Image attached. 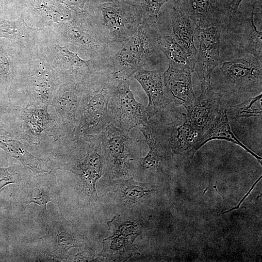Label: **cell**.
Here are the masks:
<instances>
[{
  "label": "cell",
  "instance_id": "1",
  "mask_svg": "<svg viewBox=\"0 0 262 262\" xmlns=\"http://www.w3.org/2000/svg\"><path fill=\"white\" fill-rule=\"evenodd\" d=\"M158 16L147 15L136 32L118 49L112 61L116 79H129L157 59L161 52Z\"/></svg>",
  "mask_w": 262,
  "mask_h": 262
},
{
  "label": "cell",
  "instance_id": "2",
  "mask_svg": "<svg viewBox=\"0 0 262 262\" xmlns=\"http://www.w3.org/2000/svg\"><path fill=\"white\" fill-rule=\"evenodd\" d=\"M89 77L80 105L79 132L82 135L100 134L110 124L108 105L117 84L112 67L98 69Z\"/></svg>",
  "mask_w": 262,
  "mask_h": 262
},
{
  "label": "cell",
  "instance_id": "3",
  "mask_svg": "<svg viewBox=\"0 0 262 262\" xmlns=\"http://www.w3.org/2000/svg\"><path fill=\"white\" fill-rule=\"evenodd\" d=\"M214 70L217 71L211 83L214 90L227 99L229 96L262 93V60L249 54L224 62Z\"/></svg>",
  "mask_w": 262,
  "mask_h": 262
},
{
  "label": "cell",
  "instance_id": "4",
  "mask_svg": "<svg viewBox=\"0 0 262 262\" xmlns=\"http://www.w3.org/2000/svg\"><path fill=\"white\" fill-rule=\"evenodd\" d=\"M66 33L73 43L88 51L95 61L112 66L113 59L118 48L98 17H92L80 11L76 19L66 27Z\"/></svg>",
  "mask_w": 262,
  "mask_h": 262
},
{
  "label": "cell",
  "instance_id": "5",
  "mask_svg": "<svg viewBox=\"0 0 262 262\" xmlns=\"http://www.w3.org/2000/svg\"><path fill=\"white\" fill-rule=\"evenodd\" d=\"M98 5L100 13L98 18L118 49L136 32L148 15L134 0H122Z\"/></svg>",
  "mask_w": 262,
  "mask_h": 262
},
{
  "label": "cell",
  "instance_id": "6",
  "mask_svg": "<svg viewBox=\"0 0 262 262\" xmlns=\"http://www.w3.org/2000/svg\"><path fill=\"white\" fill-rule=\"evenodd\" d=\"M108 112L110 124L129 132L148 122L146 107L135 99L129 79H117Z\"/></svg>",
  "mask_w": 262,
  "mask_h": 262
},
{
  "label": "cell",
  "instance_id": "7",
  "mask_svg": "<svg viewBox=\"0 0 262 262\" xmlns=\"http://www.w3.org/2000/svg\"><path fill=\"white\" fill-rule=\"evenodd\" d=\"M129 132L109 124L101 133L105 160L115 175L128 174L134 168L140 141L131 138Z\"/></svg>",
  "mask_w": 262,
  "mask_h": 262
},
{
  "label": "cell",
  "instance_id": "8",
  "mask_svg": "<svg viewBox=\"0 0 262 262\" xmlns=\"http://www.w3.org/2000/svg\"><path fill=\"white\" fill-rule=\"evenodd\" d=\"M262 0H249L248 6L238 9L226 27L229 42L235 49L262 60V31L255 24V10Z\"/></svg>",
  "mask_w": 262,
  "mask_h": 262
},
{
  "label": "cell",
  "instance_id": "9",
  "mask_svg": "<svg viewBox=\"0 0 262 262\" xmlns=\"http://www.w3.org/2000/svg\"><path fill=\"white\" fill-rule=\"evenodd\" d=\"M222 29L220 26L195 28L194 35L199 42V47L195 58L194 71L198 77L201 90L211 85L212 72L221 64L220 53Z\"/></svg>",
  "mask_w": 262,
  "mask_h": 262
},
{
  "label": "cell",
  "instance_id": "10",
  "mask_svg": "<svg viewBox=\"0 0 262 262\" xmlns=\"http://www.w3.org/2000/svg\"><path fill=\"white\" fill-rule=\"evenodd\" d=\"M199 97L184 107L185 119L201 133L207 130L218 114L228 108L227 98L211 85L201 90Z\"/></svg>",
  "mask_w": 262,
  "mask_h": 262
},
{
  "label": "cell",
  "instance_id": "11",
  "mask_svg": "<svg viewBox=\"0 0 262 262\" xmlns=\"http://www.w3.org/2000/svg\"><path fill=\"white\" fill-rule=\"evenodd\" d=\"M196 27L225 28L229 15L223 0H180Z\"/></svg>",
  "mask_w": 262,
  "mask_h": 262
},
{
  "label": "cell",
  "instance_id": "12",
  "mask_svg": "<svg viewBox=\"0 0 262 262\" xmlns=\"http://www.w3.org/2000/svg\"><path fill=\"white\" fill-rule=\"evenodd\" d=\"M141 84L148 98L146 107L148 118L162 114L172 103L166 97L162 73L158 69H142L133 76Z\"/></svg>",
  "mask_w": 262,
  "mask_h": 262
},
{
  "label": "cell",
  "instance_id": "13",
  "mask_svg": "<svg viewBox=\"0 0 262 262\" xmlns=\"http://www.w3.org/2000/svg\"><path fill=\"white\" fill-rule=\"evenodd\" d=\"M192 73L169 64L163 74L165 96L176 106L184 107L196 97L193 90Z\"/></svg>",
  "mask_w": 262,
  "mask_h": 262
},
{
  "label": "cell",
  "instance_id": "14",
  "mask_svg": "<svg viewBox=\"0 0 262 262\" xmlns=\"http://www.w3.org/2000/svg\"><path fill=\"white\" fill-rule=\"evenodd\" d=\"M170 16L171 34L179 43L196 56L197 50L194 43V31L196 26L180 0H176L174 2Z\"/></svg>",
  "mask_w": 262,
  "mask_h": 262
},
{
  "label": "cell",
  "instance_id": "15",
  "mask_svg": "<svg viewBox=\"0 0 262 262\" xmlns=\"http://www.w3.org/2000/svg\"><path fill=\"white\" fill-rule=\"evenodd\" d=\"M215 139L226 140L239 146L262 164V158L247 147L233 133L229 124L227 109L218 114L207 130L203 133L196 146V151L208 142Z\"/></svg>",
  "mask_w": 262,
  "mask_h": 262
},
{
  "label": "cell",
  "instance_id": "16",
  "mask_svg": "<svg viewBox=\"0 0 262 262\" xmlns=\"http://www.w3.org/2000/svg\"><path fill=\"white\" fill-rule=\"evenodd\" d=\"M0 147L16 158L34 175L49 173V160L34 156L27 151L19 141L6 136H0Z\"/></svg>",
  "mask_w": 262,
  "mask_h": 262
},
{
  "label": "cell",
  "instance_id": "17",
  "mask_svg": "<svg viewBox=\"0 0 262 262\" xmlns=\"http://www.w3.org/2000/svg\"><path fill=\"white\" fill-rule=\"evenodd\" d=\"M159 48L167 57L169 64L189 71H194L196 56L179 43L171 33L160 34Z\"/></svg>",
  "mask_w": 262,
  "mask_h": 262
},
{
  "label": "cell",
  "instance_id": "18",
  "mask_svg": "<svg viewBox=\"0 0 262 262\" xmlns=\"http://www.w3.org/2000/svg\"><path fill=\"white\" fill-rule=\"evenodd\" d=\"M82 91L75 87L65 91L55 104L63 120L71 129L76 126V113L80 108Z\"/></svg>",
  "mask_w": 262,
  "mask_h": 262
},
{
  "label": "cell",
  "instance_id": "19",
  "mask_svg": "<svg viewBox=\"0 0 262 262\" xmlns=\"http://www.w3.org/2000/svg\"><path fill=\"white\" fill-rule=\"evenodd\" d=\"M24 115V120L30 131L36 139H39L41 132L48 130L52 124L47 105H29Z\"/></svg>",
  "mask_w": 262,
  "mask_h": 262
},
{
  "label": "cell",
  "instance_id": "20",
  "mask_svg": "<svg viewBox=\"0 0 262 262\" xmlns=\"http://www.w3.org/2000/svg\"><path fill=\"white\" fill-rule=\"evenodd\" d=\"M262 93L249 98L240 104L229 105L227 115L231 118L242 117H262Z\"/></svg>",
  "mask_w": 262,
  "mask_h": 262
},
{
  "label": "cell",
  "instance_id": "21",
  "mask_svg": "<svg viewBox=\"0 0 262 262\" xmlns=\"http://www.w3.org/2000/svg\"><path fill=\"white\" fill-rule=\"evenodd\" d=\"M29 28L20 18L16 21H2L0 22V35L11 39L19 38L26 34Z\"/></svg>",
  "mask_w": 262,
  "mask_h": 262
},
{
  "label": "cell",
  "instance_id": "22",
  "mask_svg": "<svg viewBox=\"0 0 262 262\" xmlns=\"http://www.w3.org/2000/svg\"><path fill=\"white\" fill-rule=\"evenodd\" d=\"M125 182L128 187L124 189V197L129 201H134L142 197L148 192L141 187L142 184L134 182L132 179Z\"/></svg>",
  "mask_w": 262,
  "mask_h": 262
},
{
  "label": "cell",
  "instance_id": "23",
  "mask_svg": "<svg viewBox=\"0 0 262 262\" xmlns=\"http://www.w3.org/2000/svg\"><path fill=\"white\" fill-rule=\"evenodd\" d=\"M52 82L48 74L39 75L36 79V88L40 96L48 99L53 90Z\"/></svg>",
  "mask_w": 262,
  "mask_h": 262
},
{
  "label": "cell",
  "instance_id": "24",
  "mask_svg": "<svg viewBox=\"0 0 262 262\" xmlns=\"http://www.w3.org/2000/svg\"><path fill=\"white\" fill-rule=\"evenodd\" d=\"M51 201V197L49 191L43 188L33 189L29 196V203L38 204L42 210L45 212L47 203Z\"/></svg>",
  "mask_w": 262,
  "mask_h": 262
},
{
  "label": "cell",
  "instance_id": "25",
  "mask_svg": "<svg viewBox=\"0 0 262 262\" xmlns=\"http://www.w3.org/2000/svg\"><path fill=\"white\" fill-rule=\"evenodd\" d=\"M147 14L158 16L162 6L168 0H134Z\"/></svg>",
  "mask_w": 262,
  "mask_h": 262
},
{
  "label": "cell",
  "instance_id": "26",
  "mask_svg": "<svg viewBox=\"0 0 262 262\" xmlns=\"http://www.w3.org/2000/svg\"><path fill=\"white\" fill-rule=\"evenodd\" d=\"M15 176L13 167L0 168V190L8 184L15 183Z\"/></svg>",
  "mask_w": 262,
  "mask_h": 262
},
{
  "label": "cell",
  "instance_id": "27",
  "mask_svg": "<svg viewBox=\"0 0 262 262\" xmlns=\"http://www.w3.org/2000/svg\"><path fill=\"white\" fill-rule=\"evenodd\" d=\"M244 0H223L229 15V19L234 16ZM229 21V20H228Z\"/></svg>",
  "mask_w": 262,
  "mask_h": 262
},
{
  "label": "cell",
  "instance_id": "28",
  "mask_svg": "<svg viewBox=\"0 0 262 262\" xmlns=\"http://www.w3.org/2000/svg\"><path fill=\"white\" fill-rule=\"evenodd\" d=\"M93 0L96 2L98 3V4L100 3H106V2H116L118 1H120L122 0Z\"/></svg>",
  "mask_w": 262,
  "mask_h": 262
}]
</instances>
